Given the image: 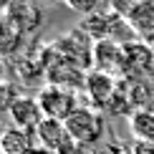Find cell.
<instances>
[{"mask_svg":"<svg viewBox=\"0 0 154 154\" xmlns=\"http://www.w3.org/2000/svg\"><path fill=\"white\" fill-rule=\"evenodd\" d=\"M66 129L71 134V139L81 146H91L96 142H101L104 137V114L94 106H79L71 116L66 119Z\"/></svg>","mask_w":154,"mask_h":154,"instance_id":"obj_1","label":"cell"},{"mask_svg":"<svg viewBox=\"0 0 154 154\" xmlns=\"http://www.w3.org/2000/svg\"><path fill=\"white\" fill-rule=\"evenodd\" d=\"M35 99L43 109V116L46 119H58V121H66L81 106L76 91H71L66 86H56V83H46L43 88H38Z\"/></svg>","mask_w":154,"mask_h":154,"instance_id":"obj_2","label":"cell"},{"mask_svg":"<svg viewBox=\"0 0 154 154\" xmlns=\"http://www.w3.org/2000/svg\"><path fill=\"white\" fill-rule=\"evenodd\" d=\"M83 94H86V99H88V106L99 109V111H101V109H109V106L114 104V101H116V96H119L116 76L91 68V71L86 73Z\"/></svg>","mask_w":154,"mask_h":154,"instance_id":"obj_3","label":"cell"},{"mask_svg":"<svg viewBox=\"0 0 154 154\" xmlns=\"http://www.w3.org/2000/svg\"><path fill=\"white\" fill-rule=\"evenodd\" d=\"M91 68L96 71H104V73H126V56H124V46L111 38L106 41H96L91 46Z\"/></svg>","mask_w":154,"mask_h":154,"instance_id":"obj_4","label":"cell"},{"mask_svg":"<svg viewBox=\"0 0 154 154\" xmlns=\"http://www.w3.org/2000/svg\"><path fill=\"white\" fill-rule=\"evenodd\" d=\"M8 119H10V126L35 131L38 124L46 116H43V109H41L35 96H15V101L8 106Z\"/></svg>","mask_w":154,"mask_h":154,"instance_id":"obj_5","label":"cell"},{"mask_svg":"<svg viewBox=\"0 0 154 154\" xmlns=\"http://www.w3.org/2000/svg\"><path fill=\"white\" fill-rule=\"evenodd\" d=\"M33 134H35V146H43V149L56 152V154L66 144L73 142L66 129V121H58V119H43Z\"/></svg>","mask_w":154,"mask_h":154,"instance_id":"obj_6","label":"cell"},{"mask_svg":"<svg viewBox=\"0 0 154 154\" xmlns=\"http://www.w3.org/2000/svg\"><path fill=\"white\" fill-rule=\"evenodd\" d=\"M126 56V73L129 79H149L152 68H154V51L144 43H129L124 46Z\"/></svg>","mask_w":154,"mask_h":154,"instance_id":"obj_7","label":"cell"},{"mask_svg":"<svg viewBox=\"0 0 154 154\" xmlns=\"http://www.w3.org/2000/svg\"><path fill=\"white\" fill-rule=\"evenodd\" d=\"M35 149V134L18 129V126H8L0 137V152L3 154H30Z\"/></svg>","mask_w":154,"mask_h":154,"instance_id":"obj_8","label":"cell"},{"mask_svg":"<svg viewBox=\"0 0 154 154\" xmlns=\"http://www.w3.org/2000/svg\"><path fill=\"white\" fill-rule=\"evenodd\" d=\"M124 99L134 106V111L139 109H152L154 101V83L149 79H129L124 83Z\"/></svg>","mask_w":154,"mask_h":154,"instance_id":"obj_9","label":"cell"},{"mask_svg":"<svg viewBox=\"0 0 154 154\" xmlns=\"http://www.w3.org/2000/svg\"><path fill=\"white\" fill-rule=\"evenodd\" d=\"M129 131L134 142L154 144V109H139L129 114Z\"/></svg>","mask_w":154,"mask_h":154,"instance_id":"obj_10","label":"cell"},{"mask_svg":"<svg viewBox=\"0 0 154 154\" xmlns=\"http://www.w3.org/2000/svg\"><path fill=\"white\" fill-rule=\"evenodd\" d=\"M66 3V8H71L73 13H81V15H94V13H99V3L101 0H63Z\"/></svg>","mask_w":154,"mask_h":154,"instance_id":"obj_11","label":"cell"},{"mask_svg":"<svg viewBox=\"0 0 154 154\" xmlns=\"http://www.w3.org/2000/svg\"><path fill=\"white\" fill-rule=\"evenodd\" d=\"M30 154H56V152H48V149H43V146H35Z\"/></svg>","mask_w":154,"mask_h":154,"instance_id":"obj_12","label":"cell"}]
</instances>
